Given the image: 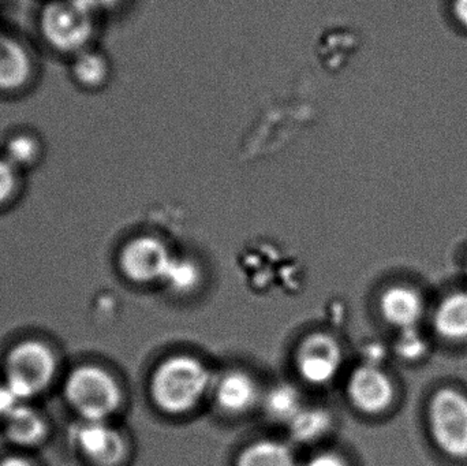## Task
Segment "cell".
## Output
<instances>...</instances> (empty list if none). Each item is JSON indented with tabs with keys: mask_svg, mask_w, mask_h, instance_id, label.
<instances>
[{
	"mask_svg": "<svg viewBox=\"0 0 467 466\" xmlns=\"http://www.w3.org/2000/svg\"><path fill=\"white\" fill-rule=\"evenodd\" d=\"M210 369L199 358L188 355L172 356L153 372L150 396L156 407L169 415H186L199 407L213 388Z\"/></svg>",
	"mask_w": 467,
	"mask_h": 466,
	"instance_id": "6da1fadb",
	"label": "cell"
},
{
	"mask_svg": "<svg viewBox=\"0 0 467 466\" xmlns=\"http://www.w3.org/2000/svg\"><path fill=\"white\" fill-rule=\"evenodd\" d=\"M384 356H386V349L381 345H370L365 352V364L380 367Z\"/></svg>",
	"mask_w": 467,
	"mask_h": 466,
	"instance_id": "d4e9b609",
	"label": "cell"
},
{
	"mask_svg": "<svg viewBox=\"0 0 467 466\" xmlns=\"http://www.w3.org/2000/svg\"><path fill=\"white\" fill-rule=\"evenodd\" d=\"M216 404L227 415H244L257 404V383L244 371H229L213 385Z\"/></svg>",
	"mask_w": 467,
	"mask_h": 466,
	"instance_id": "30bf717a",
	"label": "cell"
},
{
	"mask_svg": "<svg viewBox=\"0 0 467 466\" xmlns=\"http://www.w3.org/2000/svg\"><path fill=\"white\" fill-rule=\"evenodd\" d=\"M22 401L16 399V394L8 388V386H0V416H8Z\"/></svg>",
	"mask_w": 467,
	"mask_h": 466,
	"instance_id": "603a6c76",
	"label": "cell"
},
{
	"mask_svg": "<svg viewBox=\"0 0 467 466\" xmlns=\"http://www.w3.org/2000/svg\"><path fill=\"white\" fill-rule=\"evenodd\" d=\"M305 466H346V462L334 453H321L313 457Z\"/></svg>",
	"mask_w": 467,
	"mask_h": 466,
	"instance_id": "cb8c5ba5",
	"label": "cell"
},
{
	"mask_svg": "<svg viewBox=\"0 0 467 466\" xmlns=\"http://www.w3.org/2000/svg\"><path fill=\"white\" fill-rule=\"evenodd\" d=\"M291 438L298 442H312L328 432L332 418L320 408H302L287 424Z\"/></svg>",
	"mask_w": 467,
	"mask_h": 466,
	"instance_id": "2e32d148",
	"label": "cell"
},
{
	"mask_svg": "<svg viewBox=\"0 0 467 466\" xmlns=\"http://www.w3.org/2000/svg\"><path fill=\"white\" fill-rule=\"evenodd\" d=\"M431 429L441 450L457 459L467 457V397L444 388L433 397Z\"/></svg>",
	"mask_w": 467,
	"mask_h": 466,
	"instance_id": "5b68a950",
	"label": "cell"
},
{
	"mask_svg": "<svg viewBox=\"0 0 467 466\" xmlns=\"http://www.w3.org/2000/svg\"><path fill=\"white\" fill-rule=\"evenodd\" d=\"M7 418V434L18 445H35L44 437L46 427L37 413L18 405Z\"/></svg>",
	"mask_w": 467,
	"mask_h": 466,
	"instance_id": "e0dca14e",
	"label": "cell"
},
{
	"mask_svg": "<svg viewBox=\"0 0 467 466\" xmlns=\"http://www.w3.org/2000/svg\"><path fill=\"white\" fill-rule=\"evenodd\" d=\"M71 73L82 88L98 89L109 81L111 68L109 60L101 52L87 48L74 57Z\"/></svg>",
	"mask_w": 467,
	"mask_h": 466,
	"instance_id": "5bb4252c",
	"label": "cell"
},
{
	"mask_svg": "<svg viewBox=\"0 0 467 466\" xmlns=\"http://www.w3.org/2000/svg\"><path fill=\"white\" fill-rule=\"evenodd\" d=\"M199 265L185 257H172L163 281L171 292L178 295L193 292L200 284Z\"/></svg>",
	"mask_w": 467,
	"mask_h": 466,
	"instance_id": "d6986e66",
	"label": "cell"
},
{
	"mask_svg": "<svg viewBox=\"0 0 467 466\" xmlns=\"http://www.w3.org/2000/svg\"><path fill=\"white\" fill-rule=\"evenodd\" d=\"M343 353L337 339L327 334H313L302 341L296 352V368L305 382L328 385L342 367Z\"/></svg>",
	"mask_w": 467,
	"mask_h": 466,
	"instance_id": "8992f818",
	"label": "cell"
},
{
	"mask_svg": "<svg viewBox=\"0 0 467 466\" xmlns=\"http://www.w3.org/2000/svg\"><path fill=\"white\" fill-rule=\"evenodd\" d=\"M16 169L5 161V158H0V204L16 191Z\"/></svg>",
	"mask_w": 467,
	"mask_h": 466,
	"instance_id": "7402d4cb",
	"label": "cell"
},
{
	"mask_svg": "<svg viewBox=\"0 0 467 466\" xmlns=\"http://www.w3.org/2000/svg\"><path fill=\"white\" fill-rule=\"evenodd\" d=\"M428 342L417 327L403 328L395 342V352L405 360H417L427 353Z\"/></svg>",
	"mask_w": 467,
	"mask_h": 466,
	"instance_id": "44dd1931",
	"label": "cell"
},
{
	"mask_svg": "<svg viewBox=\"0 0 467 466\" xmlns=\"http://www.w3.org/2000/svg\"><path fill=\"white\" fill-rule=\"evenodd\" d=\"M348 394L357 409L379 415L391 405L394 386L380 367L362 364L348 379Z\"/></svg>",
	"mask_w": 467,
	"mask_h": 466,
	"instance_id": "ba28073f",
	"label": "cell"
},
{
	"mask_svg": "<svg viewBox=\"0 0 467 466\" xmlns=\"http://www.w3.org/2000/svg\"><path fill=\"white\" fill-rule=\"evenodd\" d=\"M0 466H30L27 464L26 461H24V460L19 459H8L5 460V462H3Z\"/></svg>",
	"mask_w": 467,
	"mask_h": 466,
	"instance_id": "4316f807",
	"label": "cell"
},
{
	"mask_svg": "<svg viewBox=\"0 0 467 466\" xmlns=\"http://www.w3.org/2000/svg\"><path fill=\"white\" fill-rule=\"evenodd\" d=\"M169 248L155 237H139L130 241L120 254V268L136 284L163 281L172 260Z\"/></svg>",
	"mask_w": 467,
	"mask_h": 466,
	"instance_id": "52a82bcc",
	"label": "cell"
},
{
	"mask_svg": "<svg viewBox=\"0 0 467 466\" xmlns=\"http://www.w3.org/2000/svg\"><path fill=\"white\" fill-rule=\"evenodd\" d=\"M301 394L290 385H277L264 397V409L269 419L280 423H290L302 409Z\"/></svg>",
	"mask_w": 467,
	"mask_h": 466,
	"instance_id": "ac0fdd59",
	"label": "cell"
},
{
	"mask_svg": "<svg viewBox=\"0 0 467 466\" xmlns=\"http://www.w3.org/2000/svg\"><path fill=\"white\" fill-rule=\"evenodd\" d=\"M40 29L57 51L79 54L92 40V10L81 0H54L41 11Z\"/></svg>",
	"mask_w": 467,
	"mask_h": 466,
	"instance_id": "7a4b0ae2",
	"label": "cell"
},
{
	"mask_svg": "<svg viewBox=\"0 0 467 466\" xmlns=\"http://www.w3.org/2000/svg\"><path fill=\"white\" fill-rule=\"evenodd\" d=\"M7 386L19 401L43 390L55 374L51 350L40 342H22L14 347L5 363Z\"/></svg>",
	"mask_w": 467,
	"mask_h": 466,
	"instance_id": "277c9868",
	"label": "cell"
},
{
	"mask_svg": "<svg viewBox=\"0 0 467 466\" xmlns=\"http://www.w3.org/2000/svg\"><path fill=\"white\" fill-rule=\"evenodd\" d=\"M32 62L26 49L13 38L0 35V90L13 92L29 81Z\"/></svg>",
	"mask_w": 467,
	"mask_h": 466,
	"instance_id": "7c38bea8",
	"label": "cell"
},
{
	"mask_svg": "<svg viewBox=\"0 0 467 466\" xmlns=\"http://www.w3.org/2000/svg\"><path fill=\"white\" fill-rule=\"evenodd\" d=\"M73 440L82 453L101 466H111L125 456V440L104 420H85L73 430Z\"/></svg>",
	"mask_w": 467,
	"mask_h": 466,
	"instance_id": "9c48e42d",
	"label": "cell"
},
{
	"mask_svg": "<svg viewBox=\"0 0 467 466\" xmlns=\"http://www.w3.org/2000/svg\"><path fill=\"white\" fill-rule=\"evenodd\" d=\"M66 397L85 420H106L122 404L117 380L98 367H82L68 378Z\"/></svg>",
	"mask_w": 467,
	"mask_h": 466,
	"instance_id": "3957f363",
	"label": "cell"
},
{
	"mask_svg": "<svg viewBox=\"0 0 467 466\" xmlns=\"http://www.w3.org/2000/svg\"><path fill=\"white\" fill-rule=\"evenodd\" d=\"M454 16L460 24L467 27V0H454Z\"/></svg>",
	"mask_w": 467,
	"mask_h": 466,
	"instance_id": "484cf974",
	"label": "cell"
},
{
	"mask_svg": "<svg viewBox=\"0 0 467 466\" xmlns=\"http://www.w3.org/2000/svg\"><path fill=\"white\" fill-rule=\"evenodd\" d=\"M41 144L32 134L21 133L11 137L5 147V159L16 170L32 166L40 158Z\"/></svg>",
	"mask_w": 467,
	"mask_h": 466,
	"instance_id": "ffe728a7",
	"label": "cell"
},
{
	"mask_svg": "<svg viewBox=\"0 0 467 466\" xmlns=\"http://www.w3.org/2000/svg\"><path fill=\"white\" fill-rule=\"evenodd\" d=\"M288 446L277 440H258L247 446L238 457L236 466H294Z\"/></svg>",
	"mask_w": 467,
	"mask_h": 466,
	"instance_id": "9a60e30c",
	"label": "cell"
},
{
	"mask_svg": "<svg viewBox=\"0 0 467 466\" xmlns=\"http://www.w3.org/2000/svg\"><path fill=\"white\" fill-rule=\"evenodd\" d=\"M421 297L416 290L408 286H392L380 298V311L384 319L403 328L416 327L422 315Z\"/></svg>",
	"mask_w": 467,
	"mask_h": 466,
	"instance_id": "8fae6325",
	"label": "cell"
},
{
	"mask_svg": "<svg viewBox=\"0 0 467 466\" xmlns=\"http://www.w3.org/2000/svg\"><path fill=\"white\" fill-rule=\"evenodd\" d=\"M436 331L444 338H467V293L449 295L435 314Z\"/></svg>",
	"mask_w": 467,
	"mask_h": 466,
	"instance_id": "4fadbf2b",
	"label": "cell"
}]
</instances>
